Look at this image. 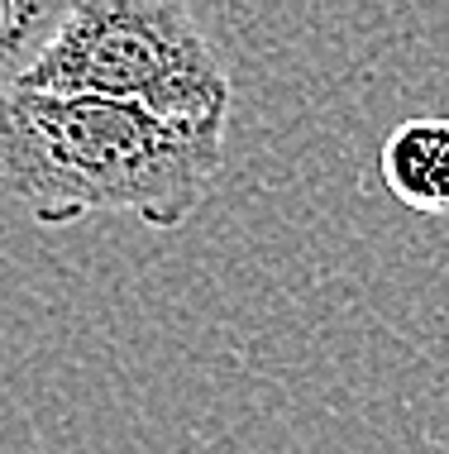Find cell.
Segmentation results:
<instances>
[{
  "label": "cell",
  "instance_id": "cell-2",
  "mask_svg": "<svg viewBox=\"0 0 449 454\" xmlns=\"http://www.w3.org/2000/svg\"><path fill=\"white\" fill-rule=\"evenodd\" d=\"M24 91L139 106L182 125H229V72L177 0H72Z\"/></svg>",
  "mask_w": 449,
  "mask_h": 454
},
{
  "label": "cell",
  "instance_id": "cell-4",
  "mask_svg": "<svg viewBox=\"0 0 449 454\" xmlns=\"http://www.w3.org/2000/svg\"><path fill=\"white\" fill-rule=\"evenodd\" d=\"M72 15V0H0V101L24 91Z\"/></svg>",
  "mask_w": 449,
  "mask_h": 454
},
{
  "label": "cell",
  "instance_id": "cell-1",
  "mask_svg": "<svg viewBox=\"0 0 449 454\" xmlns=\"http://www.w3.org/2000/svg\"><path fill=\"white\" fill-rule=\"evenodd\" d=\"M229 125H182L91 96L15 91L0 101V177L39 225L135 215L177 230L197 215Z\"/></svg>",
  "mask_w": 449,
  "mask_h": 454
},
{
  "label": "cell",
  "instance_id": "cell-3",
  "mask_svg": "<svg viewBox=\"0 0 449 454\" xmlns=\"http://www.w3.org/2000/svg\"><path fill=\"white\" fill-rule=\"evenodd\" d=\"M378 177L416 215H449V115H411L378 149Z\"/></svg>",
  "mask_w": 449,
  "mask_h": 454
}]
</instances>
